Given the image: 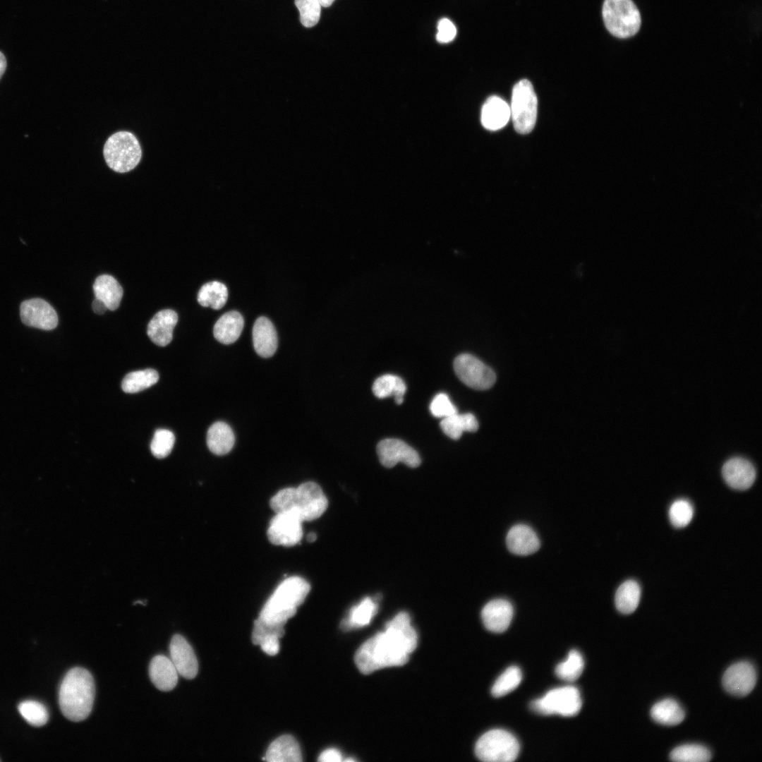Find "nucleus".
<instances>
[{"mask_svg": "<svg viewBox=\"0 0 762 762\" xmlns=\"http://www.w3.org/2000/svg\"><path fill=\"white\" fill-rule=\"evenodd\" d=\"M234 443V432L227 423L217 421L209 428L207 433V445L213 454L224 455L231 450Z\"/></svg>", "mask_w": 762, "mask_h": 762, "instance_id": "nucleus-26", "label": "nucleus"}, {"mask_svg": "<svg viewBox=\"0 0 762 762\" xmlns=\"http://www.w3.org/2000/svg\"><path fill=\"white\" fill-rule=\"evenodd\" d=\"M417 641L409 614L401 612L386 624L384 631L361 646L355 654V663L365 675L386 667L403 665L416 649Z\"/></svg>", "mask_w": 762, "mask_h": 762, "instance_id": "nucleus-1", "label": "nucleus"}, {"mask_svg": "<svg viewBox=\"0 0 762 762\" xmlns=\"http://www.w3.org/2000/svg\"><path fill=\"white\" fill-rule=\"evenodd\" d=\"M170 659L179 675L187 679H193L198 674V663L189 643L181 635L175 634L169 645Z\"/></svg>", "mask_w": 762, "mask_h": 762, "instance_id": "nucleus-15", "label": "nucleus"}, {"mask_svg": "<svg viewBox=\"0 0 762 762\" xmlns=\"http://www.w3.org/2000/svg\"><path fill=\"white\" fill-rule=\"evenodd\" d=\"M95 298L102 301L110 310L119 306L123 297V288L112 276L102 274L96 278L93 284Z\"/></svg>", "mask_w": 762, "mask_h": 762, "instance_id": "nucleus-25", "label": "nucleus"}, {"mask_svg": "<svg viewBox=\"0 0 762 762\" xmlns=\"http://www.w3.org/2000/svg\"><path fill=\"white\" fill-rule=\"evenodd\" d=\"M603 18L607 30L618 38H628L641 27L640 13L631 0H605Z\"/></svg>", "mask_w": 762, "mask_h": 762, "instance_id": "nucleus-5", "label": "nucleus"}, {"mask_svg": "<svg viewBox=\"0 0 762 762\" xmlns=\"http://www.w3.org/2000/svg\"><path fill=\"white\" fill-rule=\"evenodd\" d=\"M640 597L641 588L639 583L634 580L626 581L616 591V607L622 614H631L637 608Z\"/></svg>", "mask_w": 762, "mask_h": 762, "instance_id": "nucleus-31", "label": "nucleus"}, {"mask_svg": "<svg viewBox=\"0 0 762 762\" xmlns=\"http://www.w3.org/2000/svg\"><path fill=\"white\" fill-rule=\"evenodd\" d=\"M442 432L453 440H459L464 432H475L478 428V422L471 413H459L458 412L444 418L440 423Z\"/></svg>", "mask_w": 762, "mask_h": 762, "instance_id": "nucleus-27", "label": "nucleus"}, {"mask_svg": "<svg viewBox=\"0 0 762 762\" xmlns=\"http://www.w3.org/2000/svg\"><path fill=\"white\" fill-rule=\"evenodd\" d=\"M253 342L256 353L263 358H269L275 353L278 339L274 326L265 317L258 318L253 327Z\"/></svg>", "mask_w": 762, "mask_h": 762, "instance_id": "nucleus-21", "label": "nucleus"}, {"mask_svg": "<svg viewBox=\"0 0 762 762\" xmlns=\"http://www.w3.org/2000/svg\"><path fill=\"white\" fill-rule=\"evenodd\" d=\"M284 624L267 622L260 617L254 622V627L252 633V641L255 645H259L265 638L276 636L281 638L284 634Z\"/></svg>", "mask_w": 762, "mask_h": 762, "instance_id": "nucleus-41", "label": "nucleus"}, {"mask_svg": "<svg viewBox=\"0 0 762 762\" xmlns=\"http://www.w3.org/2000/svg\"><path fill=\"white\" fill-rule=\"evenodd\" d=\"M317 536L315 533L311 532L307 535V540L308 542H314L316 540Z\"/></svg>", "mask_w": 762, "mask_h": 762, "instance_id": "nucleus-49", "label": "nucleus"}, {"mask_svg": "<svg viewBox=\"0 0 762 762\" xmlns=\"http://www.w3.org/2000/svg\"><path fill=\"white\" fill-rule=\"evenodd\" d=\"M141 148L137 138L128 131L111 135L104 147V157L114 171L125 173L133 169L141 159Z\"/></svg>", "mask_w": 762, "mask_h": 762, "instance_id": "nucleus-6", "label": "nucleus"}, {"mask_svg": "<svg viewBox=\"0 0 762 762\" xmlns=\"http://www.w3.org/2000/svg\"><path fill=\"white\" fill-rule=\"evenodd\" d=\"M270 762H300L302 754L296 740L291 735H282L269 746L265 757Z\"/></svg>", "mask_w": 762, "mask_h": 762, "instance_id": "nucleus-23", "label": "nucleus"}, {"mask_svg": "<svg viewBox=\"0 0 762 762\" xmlns=\"http://www.w3.org/2000/svg\"><path fill=\"white\" fill-rule=\"evenodd\" d=\"M228 290L222 282L214 281L205 284L198 294V301L203 307L221 309L226 303Z\"/></svg>", "mask_w": 762, "mask_h": 762, "instance_id": "nucleus-32", "label": "nucleus"}, {"mask_svg": "<svg viewBox=\"0 0 762 762\" xmlns=\"http://www.w3.org/2000/svg\"><path fill=\"white\" fill-rule=\"evenodd\" d=\"M6 67V60L4 55L0 52V79L3 75Z\"/></svg>", "mask_w": 762, "mask_h": 762, "instance_id": "nucleus-47", "label": "nucleus"}, {"mask_svg": "<svg viewBox=\"0 0 762 762\" xmlns=\"http://www.w3.org/2000/svg\"><path fill=\"white\" fill-rule=\"evenodd\" d=\"M327 499L322 488L315 482L308 481L297 488L279 490L270 500L275 513H289L301 522L319 518L327 509Z\"/></svg>", "mask_w": 762, "mask_h": 762, "instance_id": "nucleus-2", "label": "nucleus"}, {"mask_svg": "<svg viewBox=\"0 0 762 762\" xmlns=\"http://www.w3.org/2000/svg\"><path fill=\"white\" fill-rule=\"evenodd\" d=\"M18 709L23 718L31 725L40 727L45 725L48 720L47 708L37 701H23L19 703Z\"/></svg>", "mask_w": 762, "mask_h": 762, "instance_id": "nucleus-37", "label": "nucleus"}, {"mask_svg": "<svg viewBox=\"0 0 762 762\" xmlns=\"http://www.w3.org/2000/svg\"><path fill=\"white\" fill-rule=\"evenodd\" d=\"M757 680L756 671L749 662L741 661L730 665L722 676V685L732 695L744 696L754 688Z\"/></svg>", "mask_w": 762, "mask_h": 762, "instance_id": "nucleus-13", "label": "nucleus"}, {"mask_svg": "<svg viewBox=\"0 0 762 762\" xmlns=\"http://www.w3.org/2000/svg\"><path fill=\"white\" fill-rule=\"evenodd\" d=\"M149 675L159 690L169 691L177 684L179 673L171 660L163 655L155 656L149 666Z\"/></svg>", "mask_w": 762, "mask_h": 762, "instance_id": "nucleus-20", "label": "nucleus"}, {"mask_svg": "<svg viewBox=\"0 0 762 762\" xmlns=\"http://www.w3.org/2000/svg\"><path fill=\"white\" fill-rule=\"evenodd\" d=\"M377 454L381 464L387 468H392L399 462L416 468L421 462L419 454L413 448L395 438L381 440L377 446Z\"/></svg>", "mask_w": 762, "mask_h": 762, "instance_id": "nucleus-12", "label": "nucleus"}, {"mask_svg": "<svg viewBox=\"0 0 762 762\" xmlns=\"http://www.w3.org/2000/svg\"><path fill=\"white\" fill-rule=\"evenodd\" d=\"M583 667L582 655L576 650H572L569 653L567 658L557 665L555 674L563 680L573 682L580 677Z\"/></svg>", "mask_w": 762, "mask_h": 762, "instance_id": "nucleus-35", "label": "nucleus"}, {"mask_svg": "<svg viewBox=\"0 0 762 762\" xmlns=\"http://www.w3.org/2000/svg\"><path fill=\"white\" fill-rule=\"evenodd\" d=\"M310 589V584L301 577L286 579L267 600L259 617L267 622L285 624L296 614Z\"/></svg>", "mask_w": 762, "mask_h": 762, "instance_id": "nucleus-4", "label": "nucleus"}, {"mask_svg": "<svg viewBox=\"0 0 762 762\" xmlns=\"http://www.w3.org/2000/svg\"><path fill=\"white\" fill-rule=\"evenodd\" d=\"M345 761H355V760H353L352 758H347V759L345 760Z\"/></svg>", "mask_w": 762, "mask_h": 762, "instance_id": "nucleus-50", "label": "nucleus"}, {"mask_svg": "<svg viewBox=\"0 0 762 762\" xmlns=\"http://www.w3.org/2000/svg\"><path fill=\"white\" fill-rule=\"evenodd\" d=\"M653 720L664 725H676L683 721L685 713L675 700L666 698L655 703L651 709Z\"/></svg>", "mask_w": 762, "mask_h": 762, "instance_id": "nucleus-30", "label": "nucleus"}, {"mask_svg": "<svg viewBox=\"0 0 762 762\" xmlns=\"http://www.w3.org/2000/svg\"><path fill=\"white\" fill-rule=\"evenodd\" d=\"M318 1H319L321 6L325 7V8L329 7L333 4V2L334 1V0H318Z\"/></svg>", "mask_w": 762, "mask_h": 762, "instance_id": "nucleus-48", "label": "nucleus"}, {"mask_svg": "<svg viewBox=\"0 0 762 762\" xmlns=\"http://www.w3.org/2000/svg\"><path fill=\"white\" fill-rule=\"evenodd\" d=\"M670 758L676 762H706L711 759L710 750L700 744H684L674 749Z\"/></svg>", "mask_w": 762, "mask_h": 762, "instance_id": "nucleus-34", "label": "nucleus"}, {"mask_svg": "<svg viewBox=\"0 0 762 762\" xmlns=\"http://www.w3.org/2000/svg\"><path fill=\"white\" fill-rule=\"evenodd\" d=\"M95 694L92 675L83 667L71 669L64 677L59 691V703L64 715L73 722L90 715Z\"/></svg>", "mask_w": 762, "mask_h": 762, "instance_id": "nucleus-3", "label": "nucleus"}, {"mask_svg": "<svg viewBox=\"0 0 762 762\" xmlns=\"http://www.w3.org/2000/svg\"><path fill=\"white\" fill-rule=\"evenodd\" d=\"M341 754L337 749H328L320 754L318 761L321 762H340Z\"/></svg>", "mask_w": 762, "mask_h": 762, "instance_id": "nucleus-45", "label": "nucleus"}, {"mask_svg": "<svg viewBox=\"0 0 762 762\" xmlns=\"http://www.w3.org/2000/svg\"><path fill=\"white\" fill-rule=\"evenodd\" d=\"M158 380V373L154 369L133 371L125 376L121 388L126 393H137L150 387Z\"/></svg>", "mask_w": 762, "mask_h": 762, "instance_id": "nucleus-33", "label": "nucleus"}, {"mask_svg": "<svg viewBox=\"0 0 762 762\" xmlns=\"http://www.w3.org/2000/svg\"><path fill=\"white\" fill-rule=\"evenodd\" d=\"M243 325V318L238 312L235 310L227 312L222 315L214 324V337L224 344H232L239 338Z\"/></svg>", "mask_w": 762, "mask_h": 762, "instance_id": "nucleus-24", "label": "nucleus"}, {"mask_svg": "<svg viewBox=\"0 0 762 762\" xmlns=\"http://www.w3.org/2000/svg\"><path fill=\"white\" fill-rule=\"evenodd\" d=\"M430 411L433 416L442 419L458 412L445 393H439L433 397L430 404Z\"/></svg>", "mask_w": 762, "mask_h": 762, "instance_id": "nucleus-42", "label": "nucleus"}, {"mask_svg": "<svg viewBox=\"0 0 762 762\" xmlns=\"http://www.w3.org/2000/svg\"><path fill=\"white\" fill-rule=\"evenodd\" d=\"M506 543L509 550L518 555H528L536 552L540 548V540L535 531L528 526L517 524L509 531Z\"/></svg>", "mask_w": 762, "mask_h": 762, "instance_id": "nucleus-19", "label": "nucleus"}, {"mask_svg": "<svg viewBox=\"0 0 762 762\" xmlns=\"http://www.w3.org/2000/svg\"><path fill=\"white\" fill-rule=\"evenodd\" d=\"M302 522L285 512L276 513L271 519L267 535L270 543L286 547L297 544L303 536Z\"/></svg>", "mask_w": 762, "mask_h": 762, "instance_id": "nucleus-11", "label": "nucleus"}, {"mask_svg": "<svg viewBox=\"0 0 762 762\" xmlns=\"http://www.w3.org/2000/svg\"><path fill=\"white\" fill-rule=\"evenodd\" d=\"M694 509L691 503L686 500H677L674 502L669 510V517L672 524L677 528L686 526L691 521Z\"/></svg>", "mask_w": 762, "mask_h": 762, "instance_id": "nucleus-40", "label": "nucleus"}, {"mask_svg": "<svg viewBox=\"0 0 762 762\" xmlns=\"http://www.w3.org/2000/svg\"><path fill=\"white\" fill-rule=\"evenodd\" d=\"M476 756L486 762H512L519 753L516 738L504 730H492L483 734L475 747Z\"/></svg>", "mask_w": 762, "mask_h": 762, "instance_id": "nucleus-8", "label": "nucleus"}, {"mask_svg": "<svg viewBox=\"0 0 762 762\" xmlns=\"http://www.w3.org/2000/svg\"><path fill=\"white\" fill-rule=\"evenodd\" d=\"M513 613V607L508 600L495 599L484 606L481 611V617L487 629L501 633L509 627Z\"/></svg>", "mask_w": 762, "mask_h": 762, "instance_id": "nucleus-17", "label": "nucleus"}, {"mask_svg": "<svg viewBox=\"0 0 762 762\" xmlns=\"http://www.w3.org/2000/svg\"><path fill=\"white\" fill-rule=\"evenodd\" d=\"M175 436L167 429H158L155 431L150 444V450L157 459L167 457L174 445Z\"/></svg>", "mask_w": 762, "mask_h": 762, "instance_id": "nucleus-38", "label": "nucleus"}, {"mask_svg": "<svg viewBox=\"0 0 762 762\" xmlns=\"http://www.w3.org/2000/svg\"><path fill=\"white\" fill-rule=\"evenodd\" d=\"M377 611V603L374 599L366 597L350 610L349 617L341 622V627L346 631L368 625Z\"/></svg>", "mask_w": 762, "mask_h": 762, "instance_id": "nucleus-29", "label": "nucleus"}, {"mask_svg": "<svg viewBox=\"0 0 762 762\" xmlns=\"http://www.w3.org/2000/svg\"><path fill=\"white\" fill-rule=\"evenodd\" d=\"M454 370L462 382L474 389H488L496 380L495 373L490 367L468 353L461 354L454 359Z\"/></svg>", "mask_w": 762, "mask_h": 762, "instance_id": "nucleus-10", "label": "nucleus"}, {"mask_svg": "<svg viewBox=\"0 0 762 762\" xmlns=\"http://www.w3.org/2000/svg\"><path fill=\"white\" fill-rule=\"evenodd\" d=\"M456 35L455 25L447 18H442L437 25V41L440 43L452 42Z\"/></svg>", "mask_w": 762, "mask_h": 762, "instance_id": "nucleus-43", "label": "nucleus"}, {"mask_svg": "<svg viewBox=\"0 0 762 762\" xmlns=\"http://www.w3.org/2000/svg\"><path fill=\"white\" fill-rule=\"evenodd\" d=\"M520 669L516 666L508 667L495 682L492 694L495 697L504 696L515 689L521 681Z\"/></svg>", "mask_w": 762, "mask_h": 762, "instance_id": "nucleus-36", "label": "nucleus"}, {"mask_svg": "<svg viewBox=\"0 0 762 762\" xmlns=\"http://www.w3.org/2000/svg\"><path fill=\"white\" fill-rule=\"evenodd\" d=\"M279 638L276 636H269L264 639L259 646L262 650L270 655H276L279 650Z\"/></svg>", "mask_w": 762, "mask_h": 762, "instance_id": "nucleus-44", "label": "nucleus"}, {"mask_svg": "<svg viewBox=\"0 0 762 762\" xmlns=\"http://www.w3.org/2000/svg\"><path fill=\"white\" fill-rule=\"evenodd\" d=\"M722 473L729 486L739 490L749 488L756 479L754 466L742 457L728 459L722 466Z\"/></svg>", "mask_w": 762, "mask_h": 762, "instance_id": "nucleus-16", "label": "nucleus"}, {"mask_svg": "<svg viewBox=\"0 0 762 762\" xmlns=\"http://www.w3.org/2000/svg\"><path fill=\"white\" fill-rule=\"evenodd\" d=\"M300 13V21L306 28H312L319 21L321 5L318 0H295Z\"/></svg>", "mask_w": 762, "mask_h": 762, "instance_id": "nucleus-39", "label": "nucleus"}, {"mask_svg": "<svg viewBox=\"0 0 762 762\" xmlns=\"http://www.w3.org/2000/svg\"><path fill=\"white\" fill-rule=\"evenodd\" d=\"M20 315L25 325L44 330H52L58 325L56 310L42 298L23 301L20 307Z\"/></svg>", "mask_w": 762, "mask_h": 762, "instance_id": "nucleus-14", "label": "nucleus"}, {"mask_svg": "<svg viewBox=\"0 0 762 762\" xmlns=\"http://www.w3.org/2000/svg\"><path fill=\"white\" fill-rule=\"evenodd\" d=\"M509 108L516 131L521 134L530 133L536 121L538 99L527 79L521 80L514 86Z\"/></svg>", "mask_w": 762, "mask_h": 762, "instance_id": "nucleus-7", "label": "nucleus"}, {"mask_svg": "<svg viewBox=\"0 0 762 762\" xmlns=\"http://www.w3.org/2000/svg\"><path fill=\"white\" fill-rule=\"evenodd\" d=\"M581 705L577 688L567 686L549 691L542 698L533 701L531 707L533 711L541 715L559 714L570 717L580 711Z\"/></svg>", "mask_w": 762, "mask_h": 762, "instance_id": "nucleus-9", "label": "nucleus"}, {"mask_svg": "<svg viewBox=\"0 0 762 762\" xmlns=\"http://www.w3.org/2000/svg\"><path fill=\"white\" fill-rule=\"evenodd\" d=\"M92 307L94 312L99 315L103 314L107 310L106 305L96 298L92 302Z\"/></svg>", "mask_w": 762, "mask_h": 762, "instance_id": "nucleus-46", "label": "nucleus"}, {"mask_svg": "<svg viewBox=\"0 0 762 762\" xmlns=\"http://www.w3.org/2000/svg\"><path fill=\"white\" fill-rule=\"evenodd\" d=\"M510 117L508 104L497 96L490 97L483 105L481 123L488 130L497 131L503 128Z\"/></svg>", "mask_w": 762, "mask_h": 762, "instance_id": "nucleus-22", "label": "nucleus"}, {"mask_svg": "<svg viewBox=\"0 0 762 762\" xmlns=\"http://www.w3.org/2000/svg\"><path fill=\"white\" fill-rule=\"evenodd\" d=\"M373 392L379 399L394 397L397 404H401L406 391L404 381L399 376L385 374L377 377L373 385Z\"/></svg>", "mask_w": 762, "mask_h": 762, "instance_id": "nucleus-28", "label": "nucleus"}, {"mask_svg": "<svg viewBox=\"0 0 762 762\" xmlns=\"http://www.w3.org/2000/svg\"><path fill=\"white\" fill-rule=\"evenodd\" d=\"M177 322L178 315L174 310H160L149 322L147 334L156 345L165 346L172 340L173 330Z\"/></svg>", "mask_w": 762, "mask_h": 762, "instance_id": "nucleus-18", "label": "nucleus"}]
</instances>
